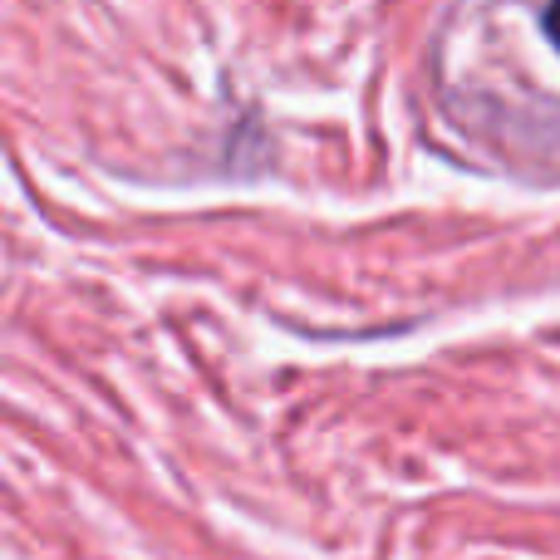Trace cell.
<instances>
[{"label":"cell","instance_id":"obj_1","mask_svg":"<svg viewBox=\"0 0 560 560\" xmlns=\"http://www.w3.org/2000/svg\"><path fill=\"white\" fill-rule=\"evenodd\" d=\"M541 30H546V39H551V45L560 49V5H551V10L541 15Z\"/></svg>","mask_w":560,"mask_h":560}]
</instances>
